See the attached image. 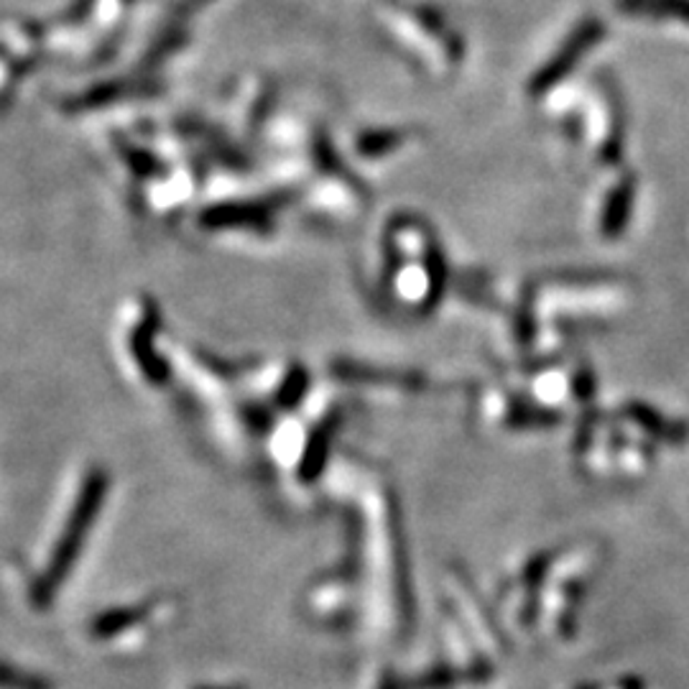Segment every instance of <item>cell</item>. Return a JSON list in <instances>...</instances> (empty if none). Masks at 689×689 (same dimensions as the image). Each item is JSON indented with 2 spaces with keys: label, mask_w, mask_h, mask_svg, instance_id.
I'll return each mask as SVG.
<instances>
[{
  "label": "cell",
  "mask_w": 689,
  "mask_h": 689,
  "mask_svg": "<svg viewBox=\"0 0 689 689\" xmlns=\"http://www.w3.org/2000/svg\"><path fill=\"white\" fill-rule=\"evenodd\" d=\"M489 671H457V669H444V671H432V675H424L419 679H411V682H385L381 689H448L457 682H465V679H483Z\"/></svg>",
  "instance_id": "cell-9"
},
{
  "label": "cell",
  "mask_w": 689,
  "mask_h": 689,
  "mask_svg": "<svg viewBox=\"0 0 689 689\" xmlns=\"http://www.w3.org/2000/svg\"><path fill=\"white\" fill-rule=\"evenodd\" d=\"M340 424V411H330L322 422L317 424V430L309 434L307 448L301 452V462H299V477L301 481H315L322 473L327 465V457H330V444L332 436L338 432Z\"/></svg>",
  "instance_id": "cell-5"
},
{
  "label": "cell",
  "mask_w": 689,
  "mask_h": 689,
  "mask_svg": "<svg viewBox=\"0 0 689 689\" xmlns=\"http://www.w3.org/2000/svg\"><path fill=\"white\" fill-rule=\"evenodd\" d=\"M158 332H162V315H158L154 299H138L125 319L123 344L128 363L154 389H162L172 378L169 360L162 356L156 344Z\"/></svg>",
  "instance_id": "cell-2"
},
{
  "label": "cell",
  "mask_w": 689,
  "mask_h": 689,
  "mask_svg": "<svg viewBox=\"0 0 689 689\" xmlns=\"http://www.w3.org/2000/svg\"><path fill=\"white\" fill-rule=\"evenodd\" d=\"M107 491H111V475H107L103 467L88 470L85 481L80 485L78 501H74L72 506V514L66 518L64 532L56 539L49 567L31 587V600L39 610H47L49 605L54 603L59 587H62L64 579L72 575V569L80 559L82 544H85L92 532V524H95L100 508H103Z\"/></svg>",
  "instance_id": "cell-1"
},
{
  "label": "cell",
  "mask_w": 689,
  "mask_h": 689,
  "mask_svg": "<svg viewBox=\"0 0 689 689\" xmlns=\"http://www.w3.org/2000/svg\"><path fill=\"white\" fill-rule=\"evenodd\" d=\"M307 391H309L307 368L289 366L287 371H284V376L279 378V383H276V389H274V407L284 409V411L297 409L299 403H301V399L307 397Z\"/></svg>",
  "instance_id": "cell-8"
},
{
  "label": "cell",
  "mask_w": 689,
  "mask_h": 689,
  "mask_svg": "<svg viewBox=\"0 0 689 689\" xmlns=\"http://www.w3.org/2000/svg\"><path fill=\"white\" fill-rule=\"evenodd\" d=\"M628 13L638 16H669V19L689 23V0H618Z\"/></svg>",
  "instance_id": "cell-11"
},
{
  "label": "cell",
  "mask_w": 689,
  "mask_h": 689,
  "mask_svg": "<svg viewBox=\"0 0 689 689\" xmlns=\"http://www.w3.org/2000/svg\"><path fill=\"white\" fill-rule=\"evenodd\" d=\"M148 613H151L148 603L128 605V608L105 610V613H100V616L92 618L90 634H92V638H100V641H105V638H115L125 631H131V628H136L138 624H144V620L148 618Z\"/></svg>",
  "instance_id": "cell-6"
},
{
  "label": "cell",
  "mask_w": 689,
  "mask_h": 689,
  "mask_svg": "<svg viewBox=\"0 0 689 689\" xmlns=\"http://www.w3.org/2000/svg\"><path fill=\"white\" fill-rule=\"evenodd\" d=\"M403 141V133L399 131H368L358 138V151L363 156H383L391 148H397Z\"/></svg>",
  "instance_id": "cell-13"
},
{
  "label": "cell",
  "mask_w": 689,
  "mask_h": 689,
  "mask_svg": "<svg viewBox=\"0 0 689 689\" xmlns=\"http://www.w3.org/2000/svg\"><path fill=\"white\" fill-rule=\"evenodd\" d=\"M199 225L207 233L268 235L274 230V209L264 202H228L205 209Z\"/></svg>",
  "instance_id": "cell-4"
},
{
  "label": "cell",
  "mask_w": 689,
  "mask_h": 689,
  "mask_svg": "<svg viewBox=\"0 0 689 689\" xmlns=\"http://www.w3.org/2000/svg\"><path fill=\"white\" fill-rule=\"evenodd\" d=\"M195 689H243V687H195Z\"/></svg>",
  "instance_id": "cell-14"
},
{
  "label": "cell",
  "mask_w": 689,
  "mask_h": 689,
  "mask_svg": "<svg viewBox=\"0 0 689 689\" xmlns=\"http://www.w3.org/2000/svg\"><path fill=\"white\" fill-rule=\"evenodd\" d=\"M335 376L344 378V381H366V383H383V385H407V389H417L419 378L409 373H383L371 371V368H360L352 363H342L332 368Z\"/></svg>",
  "instance_id": "cell-10"
},
{
  "label": "cell",
  "mask_w": 689,
  "mask_h": 689,
  "mask_svg": "<svg viewBox=\"0 0 689 689\" xmlns=\"http://www.w3.org/2000/svg\"><path fill=\"white\" fill-rule=\"evenodd\" d=\"M634 192H636V184L631 176L620 182L618 187L610 192L608 202H605L603 223H600V230L605 238H616V235L626 230L628 217H631V209H634Z\"/></svg>",
  "instance_id": "cell-7"
},
{
  "label": "cell",
  "mask_w": 689,
  "mask_h": 689,
  "mask_svg": "<svg viewBox=\"0 0 689 689\" xmlns=\"http://www.w3.org/2000/svg\"><path fill=\"white\" fill-rule=\"evenodd\" d=\"M603 33H605V27L598 19H587L579 23V27L569 33L565 44L559 47V52L534 74L528 92H532V95H542V92L559 85V82L565 80L567 74L579 64V59L585 56L587 49H593L595 44H598V41L603 39Z\"/></svg>",
  "instance_id": "cell-3"
},
{
  "label": "cell",
  "mask_w": 689,
  "mask_h": 689,
  "mask_svg": "<svg viewBox=\"0 0 689 689\" xmlns=\"http://www.w3.org/2000/svg\"><path fill=\"white\" fill-rule=\"evenodd\" d=\"M0 689H56L49 677L33 675L13 664L0 661Z\"/></svg>",
  "instance_id": "cell-12"
}]
</instances>
